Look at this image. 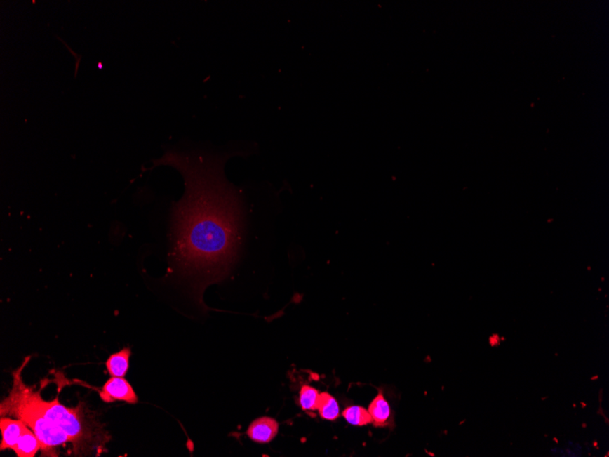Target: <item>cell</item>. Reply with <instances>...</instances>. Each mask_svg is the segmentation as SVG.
<instances>
[{
  "label": "cell",
  "mask_w": 609,
  "mask_h": 457,
  "mask_svg": "<svg viewBox=\"0 0 609 457\" xmlns=\"http://www.w3.org/2000/svg\"><path fill=\"white\" fill-rule=\"evenodd\" d=\"M229 155L170 150L158 161L178 170L185 185L170 214V260L202 284L227 273L246 237L243 194L225 176Z\"/></svg>",
  "instance_id": "obj_1"
},
{
  "label": "cell",
  "mask_w": 609,
  "mask_h": 457,
  "mask_svg": "<svg viewBox=\"0 0 609 457\" xmlns=\"http://www.w3.org/2000/svg\"><path fill=\"white\" fill-rule=\"evenodd\" d=\"M25 364L13 373V387L11 394L1 403V416H13L26 423L35 432L41 444V450L45 456H58V447L72 443L68 435L62 429L39 412L27 394V386L23 383L22 373Z\"/></svg>",
  "instance_id": "obj_2"
},
{
  "label": "cell",
  "mask_w": 609,
  "mask_h": 457,
  "mask_svg": "<svg viewBox=\"0 0 609 457\" xmlns=\"http://www.w3.org/2000/svg\"><path fill=\"white\" fill-rule=\"evenodd\" d=\"M27 394L39 412L68 435L76 453L91 449L93 446L99 443L97 438L100 434L97 432L94 425L87 421L82 405L76 408H68L60 404L58 398L51 402L45 401L41 397V390L35 392L29 386Z\"/></svg>",
  "instance_id": "obj_3"
},
{
  "label": "cell",
  "mask_w": 609,
  "mask_h": 457,
  "mask_svg": "<svg viewBox=\"0 0 609 457\" xmlns=\"http://www.w3.org/2000/svg\"><path fill=\"white\" fill-rule=\"evenodd\" d=\"M100 399L105 403L112 404L114 402H126L127 404L138 403V396L130 383L123 377H112L105 383L99 391Z\"/></svg>",
  "instance_id": "obj_4"
},
{
  "label": "cell",
  "mask_w": 609,
  "mask_h": 457,
  "mask_svg": "<svg viewBox=\"0 0 609 457\" xmlns=\"http://www.w3.org/2000/svg\"><path fill=\"white\" fill-rule=\"evenodd\" d=\"M279 428V425L276 419L264 416L251 423L246 435L255 443L267 444L275 439Z\"/></svg>",
  "instance_id": "obj_5"
},
{
  "label": "cell",
  "mask_w": 609,
  "mask_h": 457,
  "mask_svg": "<svg viewBox=\"0 0 609 457\" xmlns=\"http://www.w3.org/2000/svg\"><path fill=\"white\" fill-rule=\"evenodd\" d=\"M26 425V423L20 419H11L2 416L0 419V430H1L2 435L0 450L13 449Z\"/></svg>",
  "instance_id": "obj_6"
},
{
  "label": "cell",
  "mask_w": 609,
  "mask_h": 457,
  "mask_svg": "<svg viewBox=\"0 0 609 457\" xmlns=\"http://www.w3.org/2000/svg\"><path fill=\"white\" fill-rule=\"evenodd\" d=\"M368 411L373 418V425L375 428H388L394 425L391 407L382 390H380L379 394L368 405Z\"/></svg>",
  "instance_id": "obj_7"
},
{
  "label": "cell",
  "mask_w": 609,
  "mask_h": 457,
  "mask_svg": "<svg viewBox=\"0 0 609 457\" xmlns=\"http://www.w3.org/2000/svg\"><path fill=\"white\" fill-rule=\"evenodd\" d=\"M12 450L18 457H34L39 450H41V444L35 432L26 425L16 446Z\"/></svg>",
  "instance_id": "obj_8"
},
{
  "label": "cell",
  "mask_w": 609,
  "mask_h": 457,
  "mask_svg": "<svg viewBox=\"0 0 609 457\" xmlns=\"http://www.w3.org/2000/svg\"><path fill=\"white\" fill-rule=\"evenodd\" d=\"M130 355V349L123 348L109 356L105 364L109 376L124 378L129 371Z\"/></svg>",
  "instance_id": "obj_9"
},
{
  "label": "cell",
  "mask_w": 609,
  "mask_h": 457,
  "mask_svg": "<svg viewBox=\"0 0 609 457\" xmlns=\"http://www.w3.org/2000/svg\"><path fill=\"white\" fill-rule=\"evenodd\" d=\"M318 411L321 418L327 421H336L340 416L339 403L328 392L319 394Z\"/></svg>",
  "instance_id": "obj_10"
},
{
  "label": "cell",
  "mask_w": 609,
  "mask_h": 457,
  "mask_svg": "<svg viewBox=\"0 0 609 457\" xmlns=\"http://www.w3.org/2000/svg\"><path fill=\"white\" fill-rule=\"evenodd\" d=\"M342 416L350 425L356 426H366L373 423L370 413L364 407L353 405L347 407L343 411Z\"/></svg>",
  "instance_id": "obj_11"
},
{
  "label": "cell",
  "mask_w": 609,
  "mask_h": 457,
  "mask_svg": "<svg viewBox=\"0 0 609 457\" xmlns=\"http://www.w3.org/2000/svg\"><path fill=\"white\" fill-rule=\"evenodd\" d=\"M319 401V392L314 387L304 385L301 387L298 404L306 412H315L318 411Z\"/></svg>",
  "instance_id": "obj_12"
}]
</instances>
